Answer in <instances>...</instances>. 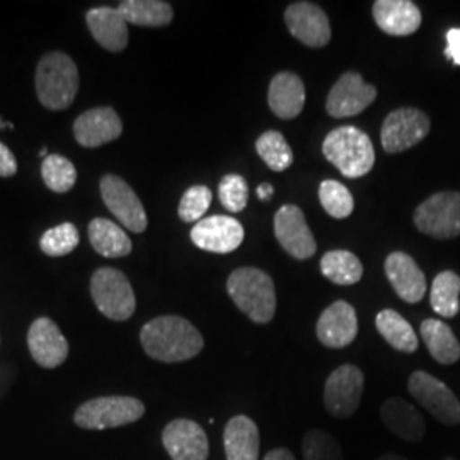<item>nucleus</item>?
<instances>
[{
	"label": "nucleus",
	"mask_w": 460,
	"mask_h": 460,
	"mask_svg": "<svg viewBox=\"0 0 460 460\" xmlns=\"http://www.w3.org/2000/svg\"><path fill=\"white\" fill-rule=\"evenodd\" d=\"M376 326L380 336L402 353H414L418 349V336L411 324L393 309H384L376 317Z\"/></svg>",
	"instance_id": "nucleus-29"
},
{
	"label": "nucleus",
	"mask_w": 460,
	"mask_h": 460,
	"mask_svg": "<svg viewBox=\"0 0 460 460\" xmlns=\"http://www.w3.org/2000/svg\"><path fill=\"white\" fill-rule=\"evenodd\" d=\"M118 11L127 22L144 28H163L174 17L171 4L163 0H125L118 5Z\"/></svg>",
	"instance_id": "nucleus-28"
},
{
	"label": "nucleus",
	"mask_w": 460,
	"mask_h": 460,
	"mask_svg": "<svg viewBox=\"0 0 460 460\" xmlns=\"http://www.w3.org/2000/svg\"><path fill=\"white\" fill-rule=\"evenodd\" d=\"M140 341L150 358L164 363L190 360L205 345L199 331L180 315L152 319L140 331Z\"/></svg>",
	"instance_id": "nucleus-1"
},
{
	"label": "nucleus",
	"mask_w": 460,
	"mask_h": 460,
	"mask_svg": "<svg viewBox=\"0 0 460 460\" xmlns=\"http://www.w3.org/2000/svg\"><path fill=\"white\" fill-rule=\"evenodd\" d=\"M79 230L74 224H60L53 229H49L40 241V247L49 256H66L79 246Z\"/></svg>",
	"instance_id": "nucleus-36"
},
{
	"label": "nucleus",
	"mask_w": 460,
	"mask_h": 460,
	"mask_svg": "<svg viewBox=\"0 0 460 460\" xmlns=\"http://www.w3.org/2000/svg\"><path fill=\"white\" fill-rule=\"evenodd\" d=\"M85 22L94 40L108 51H123L128 45V22L113 7H94L87 13Z\"/></svg>",
	"instance_id": "nucleus-23"
},
{
	"label": "nucleus",
	"mask_w": 460,
	"mask_h": 460,
	"mask_svg": "<svg viewBox=\"0 0 460 460\" xmlns=\"http://www.w3.org/2000/svg\"><path fill=\"white\" fill-rule=\"evenodd\" d=\"M270 110L281 119H294L302 113L305 104V87L294 72H279L268 91Z\"/></svg>",
	"instance_id": "nucleus-24"
},
{
	"label": "nucleus",
	"mask_w": 460,
	"mask_h": 460,
	"mask_svg": "<svg viewBox=\"0 0 460 460\" xmlns=\"http://www.w3.org/2000/svg\"><path fill=\"white\" fill-rule=\"evenodd\" d=\"M302 450L304 460H345L341 445L323 429L307 431L302 442Z\"/></svg>",
	"instance_id": "nucleus-35"
},
{
	"label": "nucleus",
	"mask_w": 460,
	"mask_h": 460,
	"mask_svg": "<svg viewBox=\"0 0 460 460\" xmlns=\"http://www.w3.org/2000/svg\"><path fill=\"white\" fill-rule=\"evenodd\" d=\"M227 292L234 304L256 324H268L277 313L275 283L258 268H237L227 279Z\"/></svg>",
	"instance_id": "nucleus-2"
},
{
	"label": "nucleus",
	"mask_w": 460,
	"mask_h": 460,
	"mask_svg": "<svg viewBox=\"0 0 460 460\" xmlns=\"http://www.w3.org/2000/svg\"><path fill=\"white\" fill-rule=\"evenodd\" d=\"M41 176L51 191L66 193L75 184L77 171L64 155L51 154L41 164Z\"/></svg>",
	"instance_id": "nucleus-33"
},
{
	"label": "nucleus",
	"mask_w": 460,
	"mask_h": 460,
	"mask_svg": "<svg viewBox=\"0 0 460 460\" xmlns=\"http://www.w3.org/2000/svg\"><path fill=\"white\" fill-rule=\"evenodd\" d=\"M372 13L378 28L389 36H410L421 26V11L410 0H377Z\"/></svg>",
	"instance_id": "nucleus-21"
},
{
	"label": "nucleus",
	"mask_w": 460,
	"mask_h": 460,
	"mask_svg": "<svg viewBox=\"0 0 460 460\" xmlns=\"http://www.w3.org/2000/svg\"><path fill=\"white\" fill-rule=\"evenodd\" d=\"M378 460H406L404 457H401V456H397V454H385V456H382V457H378Z\"/></svg>",
	"instance_id": "nucleus-43"
},
{
	"label": "nucleus",
	"mask_w": 460,
	"mask_h": 460,
	"mask_svg": "<svg viewBox=\"0 0 460 460\" xmlns=\"http://www.w3.org/2000/svg\"><path fill=\"white\" fill-rule=\"evenodd\" d=\"M28 345L34 362L45 368H57L68 357L66 336L49 317H40L31 324L28 332Z\"/></svg>",
	"instance_id": "nucleus-18"
},
{
	"label": "nucleus",
	"mask_w": 460,
	"mask_h": 460,
	"mask_svg": "<svg viewBox=\"0 0 460 460\" xmlns=\"http://www.w3.org/2000/svg\"><path fill=\"white\" fill-rule=\"evenodd\" d=\"M163 444L172 460L208 459L205 429L191 420H174L163 431Z\"/></svg>",
	"instance_id": "nucleus-16"
},
{
	"label": "nucleus",
	"mask_w": 460,
	"mask_h": 460,
	"mask_svg": "<svg viewBox=\"0 0 460 460\" xmlns=\"http://www.w3.org/2000/svg\"><path fill=\"white\" fill-rule=\"evenodd\" d=\"M445 57L452 60L456 66H460V28H454L447 33Z\"/></svg>",
	"instance_id": "nucleus-40"
},
{
	"label": "nucleus",
	"mask_w": 460,
	"mask_h": 460,
	"mask_svg": "<svg viewBox=\"0 0 460 460\" xmlns=\"http://www.w3.org/2000/svg\"><path fill=\"white\" fill-rule=\"evenodd\" d=\"M421 338L431 357L442 365L459 362L460 343L454 331L438 319H427L420 326Z\"/></svg>",
	"instance_id": "nucleus-27"
},
{
	"label": "nucleus",
	"mask_w": 460,
	"mask_h": 460,
	"mask_svg": "<svg viewBox=\"0 0 460 460\" xmlns=\"http://www.w3.org/2000/svg\"><path fill=\"white\" fill-rule=\"evenodd\" d=\"M191 241L203 251L215 254H227L243 244L244 227L234 217L212 215L201 218L191 229Z\"/></svg>",
	"instance_id": "nucleus-15"
},
{
	"label": "nucleus",
	"mask_w": 460,
	"mask_h": 460,
	"mask_svg": "<svg viewBox=\"0 0 460 460\" xmlns=\"http://www.w3.org/2000/svg\"><path fill=\"white\" fill-rule=\"evenodd\" d=\"M101 197L108 210L121 222V226H125L135 234H140L147 229V214L140 198L135 195L130 184H127L119 176H102Z\"/></svg>",
	"instance_id": "nucleus-11"
},
{
	"label": "nucleus",
	"mask_w": 460,
	"mask_h": 460,
	"mask_svg": "<svg viewBox=\"0 0 460 460\" xmlns=\"http://www.w3.org/2000/svg\"><path fill=\"white\" fill-rule=\"evenodd\" d=\"M377 98V89L367 84L358 72H346L329 91L326 110L334 118L360 115Z\"/></svg>",
	"instance_id": "nucleus-12"
},
{
	"label": "nucleus",
	"mask_w": 460,
	"mask_h": 460,
	"mask_svg": "<svg viewBox=\"0 0 460 460\" xmlns=\"http://www.w3.org/2000/svg\"><path fill=\"white\" fill-rule=\"evenodd\" d=\"M146 412L140 399L128 395H108L84 402L75 411V425L84 429H108L138 421Z\"/></svg>",
	"instance_id": "nucleus-5"
},
{
	"label": "nucleus",
	"mask_w": 460,
	"mask_h": 460,
	"mask_svg": "<svg viewBox=\"0 0 460 460\" xmlns=\"http://www.w3.org/2000/svg\"><path fill=\"white\" fill-rule=\"evenodd\" d=\"M319 201H321L323 208L326 210V214L331 215L332 218H346L355 208V201H353L349 190L346 188L345 184L332 181V180L321 182Z\"/></svg>",
	"instance_id": "nucleus-34"
},
{
	"label": "nucleus",
	"mask_w": 460,
	"mask_h": 460,
	"mask_svg": "<svg viewBox=\"0 0 460 460\" xmlns=\"http://www.w3.org/2000/svg\"><path fill=\"white\" fill-rule=\"evenodd\" d=\"M41 157H45V159L49 157V150H47V147L41 148Z\"/></svg>",
	"instance_id": "nucleus-44"
},
{
	"label": "nucleus",
	"mask_w": 460,
	"mask_h": 460,
	"mask_svg": "<svg viewBox=\"0 0 460 460\" xmlns=\"http://www.w3.org/2000/svg\"><path fill=\"white\" fill-rule=\"evenodd\" d=\"M385 275L395 294L408 304H418L427 294V279L410 254L395 251L385 260Z\"/></svg>",
	"instance_id": "nucleus-20"
},
{
	"label": "nucleus",
	"mask_w": 460,
	"mask_h": 460,
	"mask_svg": "<svg viewBox=\"0 0 460 460\" xmlns=\"http://www.w3.org/2000/svg\"><path fill=\"white\" fill-rule=\"evenodd\" d=\"M323 154L331 164L349 180L362 178L376 164V150L370 137L357 127H340L328 133Z\"/></svg>",
	"instance_id": "nucleus-4"
},
{
	"label": "nucleus",
	"mask_w": 460,
	"mask_h": 460,
	"mask_svg": "<svg viewBox=\"0 0 460 460\" xmlns=\"http://www.w3.org/2000/svg\"><path fill=\"white\" fill-rule=\"evenodd\" d=\"M256 193H258L260 199H270V197L273 195V186H271L270 182L260 184V186H258V190H256Z\"/></svg>",
	"instance_id": "nucleus-42"
},
{
	"label": "nucleus",
	"mask_w": 460,
	"mask_h": 460,
	"mask_svg": "<svg viewBox=\"0 0 460 460\" xmlns=\"http://www.w3.org/2000/svg\"><path fill=\"white\" fill-rule=\"evenodd\" d=\"M445 460H454V459H445Z\"/></svg>",
	"instance_id": "nucleus-45"
},
{
	"label": "nucleus",
	"mask_w": 460,
	"mask_h": 460,
	"mask_svg": "<svg viewBox=\"0 0 460 460\" xmlns=\"http://www.w3.org/2000/svg\"><path fill=\"white\" fill-rule=\"evenodd\" d=\"M285 24L300 43L323 49L331 41V24L326 13L313 2H294L285 11Z\"/></svg>",
	"instance_id": "nucleus-14"
},
{
	"label": "nucleus",
	"mask_w": 460,
	"mask_h": 460,
	"mask_svg": "<svg viewBox=\"0 0 460 460\" xmlns=\"http://www.w3.org/2000/svg\"><path fill=\"white\" fill-rule=\"evenodd\" d=\"M363 372L355 365L338 367L324 385V406L332 418L348 420L358 411L362 402Z\"/></svg>",
	"instance_id": "nucleus-8"
},
{
	"label": "nucleus",
	"mask_w": 460,
	"mask_h": 460,
	"mask_svg": "<svg viewBox=\"0 0 460 460\" xmlns=\"http://www.w3.org/2000/svg\"><path fill=\"white\" fill-rule=\"evenodd\" d=\"M17 172L14 154L0 142V178H11Z\"/></svg>",
	"instance_id": "nucleus-39"
},
{
	"label": "nucleus",
	"mask_w": 460,
	"mask_h": 460,
	"mask_svg": "<svg viewBox=\"0 0 460 460\" xmlns=\"http://www.w3.org/2000/svg\"><path fill=\"white\" fill-rule=\"evenodd\" d=\"M323 275L336 285H355L363 277L362 261L349 251H329L321 260Z\"/></svg>",
	"instance_id": "nucleus-30"
},
{
	"label": "nucleus",
	"mask_w": 460,
	"mask_h": 460,
	"mask_svg": "<svg viewBox=\"0 0 460 460\" xmlns=\"http://www.w3.org/2000/svg\"><path fill=\"white\" fill-rule=\"evenodd\" d=\"M218 198L224 208L229 212L239 214L246 208L249 190L247 181L241 174H227L218 184Z\"/></svg>",
	"instance_id": "nucleus-37"
},
{
	"label": "nucleus",
	"mask_w": 460,
	"mask_h": 460,
	"mask_svg": "<svg viewBox=\"0 0 460 460\" xmlns=\"http://www.w3.org/2000/svg\"><path fill=\"white\" fill-rule=\"evenodd\" d=\"M210 203H212L210 188H207L203 184L191 186L182 195L181 203H180V208H178L180 218L182 222H188V224L197 222L208 210Z\"/></svg>",
	"instance_id": "nucleus-38"
},
{
	"label": "nucleus",
	"mask_w": 460,
	"mask_h": 460,
	"mask_svg": "<svg viewBox=\"0 0 460 460\" xmlns=\"http://www.w3.org/2000/svg\"><path fill=\"white\" fill-rule=\"evenodd\" d=\"M256 150L263 159L264 164L275 172H283L294 164L292 147L288 146L285 137L275 130H268L258 138Z\"/></svg>",
	"instance_id": "nucleus-32"
},
{
	"label": "nucleus",
	"mask_w": 460,
	"mask_h": 460,
	"mask_svg": "<svg viewBox=\"0 0 460 460\" xmlns=\"http://www.w3.org/2000/svg\"><path fill=\"white\" fill-rule=\"evenodd\" d=\"M408 389L412 397L437 418L440 423L454 427L460 423V402L456 394L427 372H414L408 380Z\"/></svg>",
	"instance_id": "nucleus-9"
},
{
	"label": "nucleus",
	"mask_w": 460,
	"mask_h": 460,
	"mask_svg": "<svg viewBox=\"0 0 460 460\" xmlns=\"http://www.w3.org/2000/svg\"><path fill=\"white\" fill-rule=\"evenodd\" d=\"M317 338L328 348H345L351 345L358 334V319L351 304L338 300L331 304L317 321Z\"/></svg>",
	"instance_id": "nucleus-17"
},
{
	"label": "nucleus",
	"mask_w": 460,
	"mask_h": 460,
	"mask_svg": "<svg viewBox=\"0 0 460 460\" xmlns=\"http://www.w3.org/2000/svg\"><path fill=\"white\" fill-rule=\"evenodd\" d=\"M34 83L40 102L49 110L60 111L77 96L79 70L66 53L49 51L38 62Z\"/></svg>",
	"instance_id": "nucleus-3"
},
{
	"label": "nucleus",
	"mask_w": 460,
	"mask_h": 460,
	"mask_svg": "<svg viewBox=\"0 0 460 460\" xmlns=\"http://www.w3.org/2000/svg\"><path fill=\"white\" fill-rule=\"evenodd\" d=\"M87 234L91 246L104 258H123L132 252V241L127 232L108 218H94Z\"/></svg>",
	"instance_id": "nucleus-26"
},
{
	"label": "nucleus",
	"mask_w": 460,
	"mask_h": 460,
	"mask_svg": "<svg viewBox=\"0 0 460 460\" xmlns=\"http://www.w3.org/2000/svg\"><path fill=\"white\" fill-rule=\"evenodd\" d=\"M123 133V123L113 108H94L74 121V137L83 147L96 148Z\"/></svg>",
	"instance_id": "nucleus-19"
},
{
	"label": "nucleus",
	"mask_w": 460,
	"mask_h": 460,
	"mask_svg": "<svg viewBox=\"0 0 460 460\" xmlns=\"http://www.w3.org/2000/svg\"><path fill=\"white\" fill-rule=\"evenodd\" d=\"M414 226L435 239L460 235V193L442 191L425 199L414 212Z\"/></svg>",
	"instance_id": "nucleus-7"
},
{
	"label": "nucleus",
	"mask_w": 460,
	"mask_h": 460,
	"mask_svg": "<svg viewBox=\"0 0 460 460\" xmlns=\"http://www.w3.org/2000/svg\"><path fill=\"white\" fill-rule=\"evenodd\" d=\"M91 296L99 313L111 321H127L137 307L132 285L115 268H101L91 279Z\"/></svg>",
	"instance_id": "nucleus-6"
},
{
	"label": "nucleus",
	"mask_w": 460,
	"mask_h": 460,
	"mask_svg": "<svg viewBox=\"0 0 460 460\" xmlns=\"http://www.w3.org/2000/svg\"><path fill=\"white\" fill-rule=\"evenodd\" d=\"M429 302L433 311L442 317H456L460 311V277L454 271L438 273L433 285Z\"/></svg>",
	"instance_id": "nucleus-31"
},
{
	"label": "nucleus",
	"mask_w": 460,
	"mask_h": 460,
	"mask_svg": "<svg viewBox=\"0 0 460 460\" xmlns=\"http://www.w3.org/2000/svg\"><path fill=\"white\" fill-rule=\"evenodd\" d=\"M264 460H296V457L288 448H275L266 454Z\"/></svg>",
	"instance_id": "nucleus-41"
},
{
	"label": "nucleus",
	"mask_w": 460,
	"mask_h": 460,
	"mask_svg": "<svg viewBox=\"0 0 460 460\" xmlns=\"http://www.w3.org/2000/svg\"><path fill=\"white\" fill-rule=\"evenodd\" d=\"M382 423L389 428L399 438L418 444L427 433L425 418L408 401L401 397L387 399L380 408Z\"/></svg>",
	"instance_id": "nucleus-22"
},
{
	"label": "nucleus",
	"mask_w": 460,
	"mask_h": 460,
	"mask_svg": "<svg viewBox=\"0 0 460 460\" xmlns=\"http://www.w3.org/2000/svg\"><path fill=\"white\" fill-rule=\"evenodd\" d=\"M227 460L260 459V429L247 416H234L224 429Z\"/></svg>",
	"instance_id": "nucleus-25"
},
{
	"label": "nucleus",
	"mask_w": 460,
	"mask_h": 460,
	"mask_svg": "<svg viewBox=\"0 0 460 460\" xmlns=\"http://www.w3.org/2000/svg\"><path fill=\"white\" fill-rule=\"evenodd\" d=\"M429 118L416 108H399L384 119L380 140L389 154H399L418 146L429 133Z\"/></svg>",
	"instance_id": "nucleus-10"
},
{
	"label": "nucleus",
	"mask_w": 460,
	"mask_h": 460,
	"mask_svg": "<svg viewBox=\"0 0 460 460\" xmlns=\"http://www.w3.org/2000/svg\"><path fill=\"white\" fill-rule=\"evenodd\" d=\"M273 227L279 246L292 258L309 260L315 254L317 244L313 232L307 226L305 215L296 205H283L275 215Z\"/></svg>",
	"instance_id": "nucleus-13"
}]
</instances>
